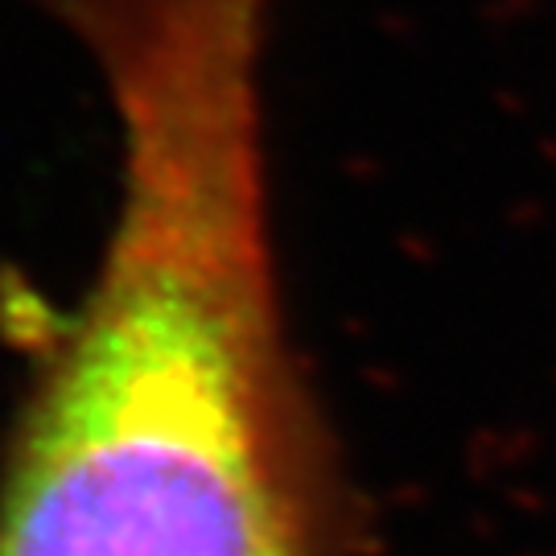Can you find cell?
Here are the masks:
<instances>
[{"mask_svg": "<svg viewBox=\"0 0 556 556\" xmlns=\"http://www.w3.org/2000/svg\"><path fill=\"white\" fill-rule=\"evenodd\" d=\"M276 0H66L120 190L0 458V556H351L359 511L285 318Z\"/></svg>", "mask_w": 556, "mask_h": 556, "instance_id": "6da1fadb", "label": "cell"}]
</instances>
